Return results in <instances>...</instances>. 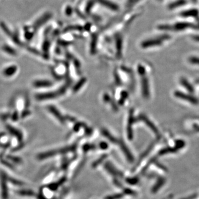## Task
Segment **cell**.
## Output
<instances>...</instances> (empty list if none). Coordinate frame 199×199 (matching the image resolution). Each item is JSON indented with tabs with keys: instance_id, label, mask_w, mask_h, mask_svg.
<instances>
[{
	"instance_id": "obj_33",
	"label": "cell",
	"mask_w": 199,
	"mask_h": 199,
	"mask_svg": "<svg viewBox=\"0 0 199 199\" xmlns=\"http://www.w3.org/2000/svg\"><path fill=\"white\" fill-rule=\"evenodd\" d=\"M184 145V143L183 141H177V147L180 148H181V147H183Z\"/></svg>"
},
{
	"instance_id": "obj_5",
	"label": "cell",
	"mask_w": 199,
	"mask_h": 199,
	"mask_svg": "<svg viewBox=\"0 0 199 199\" xmlns=\"http://www.w3.org/2000/svg\"><path fill=\"white\" fill-rule=\"evenodd\" d=\"M8 175L3 171L0 172V180L1 186V196L2 199H8L9 191L7 183L8 181Z\"/></svg>"
},
{
	"instance_id": "obj_20",
	"label": "cell",
	"mask_w": 199,
	"mask_h": 199,
	"mask_svg": "<svg viewBox=\"0 0 199 199\" xmlns=\"http://www.w3.org/2000/svg\"><path fill=\"white\" fill-rule=\"evenodd\" d=\"M16 193L20 196H32L34 195L33 191L30 190H19L17 191Z\"/></svg>"
},
{
	"instance_id": "obj_8",
	"label": "cell",
	"mask_w": 199,
	"mask_h": 199,
	"mask_svg": "<svg viewBox=\"0 0 199 199\" xmlns=\"http://www.w3.org/2000/svg\"><path fill=\"white\" fill-rule=\"evenodd\" d=\"M139 118L141 121H142L143 122H144L146 125H147L149 129L153 131L155 134L156 135H158L159 134V131L158 129H157L156 126H155L153 123L149 119L147 118V117L143 115H141L139 116Z\"/></svg>"
},
{
	"instance_id": "obj_19",
	"label": "cell",
	"mask_w": 199,
	"mask_h": 199,
	"mask_svg": "<svg viewBox=\"0 0 199 199\" xmlns=\"http://www.w3.org/2000/svg\"><path fill=\"white\" fill-rule=\"evenodd\" d=\"M180 83L181 84V85L184 86V87L187 89L188 91H189L190 92H193L194 91V89L193 86L185 78H181V79Z\"/></svg>"
},
{
	"instance_id": "obj_12",
	"label": "cell",
	"mask_w": 199,
	"mask_h": 199,
	"mask_svg": "<svg viewBox=\"0 0 199 199\" xmlns=\"http://www.w3.org/2000/svg\"><path fill=\"white\" fill-rule=\"evenodd\" d=\"M7 129L9 131V132H10V133L11 135L15 136V137L18 139L19 141L21 142L23 139L22 133L19 131V129H15V127H13L11 126H7Z\"/></svg>"
},
{
	"instance_id": "obj_10",
	"label": "cell",
	"mask_w": 199,
	"mask_h": 199,
	"mask_svg": "<svg viewBox=\"0 0 199 199\" xmlns=\"http://www.w3.org/2000/svg\"><path fill=\"white\" fill-rule=\"evenodd\" d=\"M97 1L100 4H101V5L107 7V9L113 11H117L119 9V7L116 3H113L108 0H97Z\"/></svg>"
},
{
	"instance_id": "obj_25",
	"label": "cell",
	"mask_w": 199,
	"mask_h": 199,
	"mask_svg": "<svg viewBox=\"0 0 199 199\" xmlns=\"http://www.w3.org/2000/svg\"><path fill=\"white\" fill-rule=\"evenodd\" d=\"M0 160L1 163L4 164L5 166H6L7 167H9L10 169H14V166H13L12 164H11L9 161H8L7 160L4 159L3 157L2 156H0Z\"/></svg>"
},
{
	"instance_id": "obj_26",
	"label": "cell",
	"mask_w": 199,
	"mask_h": 199,
	"mask_svg": "<svg viewBox=\"0 0 199 199\" xmlns=\"http://www.w3.org/2000/svg\"><path fill=\"white\" fill-rule=\"evenodd\" d=\"M7 159H9L8 160H9L11 161H12L15 163H22L21 159H20L19 157L17 156H7Z\"/></svg>"
},
{
	"instance_id": "obj_17",
	"label": "cell",
	"mask_w": 199,
	"mask_h": 199,
	"mask_svg": "<svg viewBox=\"0 0 199 199\" xmlns=\"http://www.w3.org/2000/svg\"><path fill=\"white\" fill-rule=\"evenodd\" d=\"M33 85L34 87H48L52 85V83L49 81L46 80H40V81H36L33 83Z\"/></svg>"
},
{
	"instance_id": "obj_3",
	"label": "cell",
	"mask_w": 199,
	"mask_h": 199,
	"mask_svg": "<svg viewBox=\"0 0 199 199\" xmlns=\"http://www.w3.org/2000/svg\"><path fill=\"white\" fill-rule=\"evenodd\" d=\"M75 148H76V146L74 145V146H71L70 147H65L63 148L59 149L57 150H52V151H49V152H47L45 153H41L37 156V158L39 160H43V159H46V158H50L52 156H55L58 154L67 153L69 152H71L72 150H75Z\"/></svg>"
},
{
	"instance_id": "obj_27",
	"label": "cell",
	"mask_w": 199,
	"mask_h": 199,
	"mask_svg": "<svg viewBox=\"0 0 199 199\" xmlns=\"http://www.w3.org/2000/svg\"><path fill=\"white\" fill-rule=\"evenodd\" d=\"M190 63L193 64L199 65V58L196 57H192L189 59Z\"/></svg>"
},
{
	"instance_id": "obj_34",
	"label": "cell",
	"mask_w": 199,
	"mask_h": 199,
	"mask_svg": "<svg viewBox=\"0 0 199 199\" xmlns=\"http://www.w3.org/2000/svg\"><path fill=\"white\" fill-rule=\"evenodd\" d=\"M100 147H101L102 149H106L107 148V143H105V142H102L100 143Z\"/></svg>"
},
{
	"instance_id": "obj_31",
	"label": "cell",
	"mask_w": 199,
	"mask_h": 199,
	"mask_svg": "<svg viewBox=\"0 0 199 199\" xmlns=\"http://www.w3.org/2000/svg\"><path fill=\"white\" fill-rule=\"evenodd\" d=\"M92 5H93L92 1H89V3L87 5L86 7V11L87 12H90V11H91V9Z\"/></svg>"
},
{
	"instance_id": "obj_22",
	"label": "cell",
	"mask_w": 199,
	"mask_h": 199,
	"mask_svg": "<svg viewBox=\"0 0 199 199\" xmlns=\"http://www.w3.org/2000/svg\"><path fill=\"white\" fill-rule=\"evenodd\" d=\"M8 181L10 182L11 183H12V184H14L15 185H17V186H22V185H24V183L23 182H22L21 181L15 179H14V178H12L11 177H9L8 176Z\"/></svg>"
},
{
	"instance_id": "obj_35",
	"label": "cell",
	"mask_w": 199,
	"mask_h": 199,
	"mask_svg": "<svg viewBox=\"0 0 199 199\" xmlns=\"http://www.w3.org/2000/svg\"><path fill=\"white\" fill-rule=\"evenodd\" d=\"M193 39L195 40L196 42H199V36L197 35V36H194L193 37Z\"/></svg>"
},
{
	"instance_id": "obj_28",
	"label": "cell",
	"mask_w": 199,
	"mask_h": 199,
	"mask_svg": "<svg viewBox=\"0 0 199 199\" xmlns=\"http://www.w3.org/2000/svg\"><path fill=\"white\" fill-rule=\"evenodd\" d=\"M141 0H129L128 2L127 3V5L128 7H132L134 6L136 3L139 2Z\"/></svg>"
},
{
	"instance_id": "obj_29",
	"label": "cell",
	"mask_w": 199,
	"mask_h": 199,
	"mask_svg": "<svg viewBox=\"0 0 199 199\" xmlns=\"http://www.w3.org/2000/svg\"><path fill=\"white\" fill-rule=\"evenodd\" d=\"M106 157V156H101L100 158H99L97 161H96V162L94 163V165H93L94 167H96V166L99 165L102 162H103V160H104L105 158Z\"/></svg>"
},
{
	"instance_id": "obj_7",
	"label": "cell",
	"mask_w": 199,
	"mask_h": 199,
	"mask_svg": "<svg viewBox=\"0 0 199 199\" xmlns=\"http://www.w3.org/2000/svg\"><path fill=\"white\" fill-rule=\"evenodd\" d=\"M180 15L181 17L185 18L193 17L198 19H199V11L197 9H192L184 11L182 12H181Z\"/></svg>"
},
{
	"instance_id": "obj_18",
	"label": "cell",
	"mask_w": 199,
	"mask_h": 199,
	"mask_svg": "<svg viewBox=\"0 0 199 199\" xmlns=\"http://www.w3.org/2000/svg\"><path fill=\"white\" fill-rule=\"evenodd\" d=\"M105 168L110 174L115 176H117V175L120 176L121 174L120 172H118L116 169L115 168L114 166L109 163H107V164L105 165Z\"/></svg>"
},
{
	"instance_id": "obj_11",
	"label": "cell",
	"mask_w": 199,
	"mask_h": 199,
	"mask_svg": "<svg viewBox=\"0 0 199 199\" xmlns=\"http://www.w3.org/2000/svg\"><path fill=\"white\" fill-rule=\"evenodd\" d=\"M134 117H133V111L131 110L129 113V125L127 127V133H128V138L129 139H132L133 138V131H132V126L134 123Z\"/></svg>"
},
{
	"instance_id": "obj_38",
	"label": "cell",
	"mask_w": 199,
	"mask_h": 199,
	"mask_svg": "<svg viewBox=\"0 0 199 199\" xmlns=\"http://www.w3.org/2000/svg\"><path fill=\"white\" fill-rule=\"evenodd\" d=\"M193 3H196L197 2V0H191Z\"/></svg>"
},
{
	"instance_id": "obj_2",
	"label": "cell",
	"mask_w": 199,
	"mask_h": 199,
	"mask_svg": "<svg viewBox=\"0 0 199 199\" xmlns=\"http://www.w3.org/2000/svg\"><path fill=\"white\" fill-rule=\"evenodd\" d=\"M170 38V37L168 34H162L158 37L145 40L141 44V46L143 48H147L149 47L159 46L162 45L163 42L169 39Z\"/></svg>"
},
{
	"instance_id": "obj_15",
	"label": "cell",
	"mask_w": 199,
	"mask_h": 199,
	"mask_svg": "<svg viewBox=\"0 0 199 199\" xmlns=\"http://www.w3.org/2000/svg\"><path fill=\"white\" fill-rule=\"evenodd\" d=\"M120 146L121 148V149L122 150L123 153H125V156H126L127 158L128 159L129 162H132L133 160V158L132 157V154L131 152L129 151V149L127 148V147H126L125 144L123 142V141H121L120 142Z\"/></svg>"
},
{
	"instance_id": "obj_23",
	"label": "cell",
	"mask_w": 199,
	"mask_h": 199,
	"mask_svg": "<svg viewBox=\"0 0 199 199\" xmlns=\"http://www.w3.org/2000/svg\"><path fill=\"white\" fill-rule=\"evenodd\" d=\"M117 52H118V55H119L121 54V50H122V39L121 38V37H119L117 38Z\"/></svg>"
},
{
	"instance_id": "obj_6",
	"label": "cell",
	"mask_w": 199,
	"mask_h": 199,
	"mask_svg": "<svg viewBox=\"0 0 199 199\" xmlns=\"http://www.w3.org/2000/svg\"><path fill=\"white\" fill-rule=\"evenodd\" d=\"M175 96L179 98L184 100L185 101H189L190 103L194 105L198 104L199 103V100L192 95L185 94L184 92L180 91H175Z\"/></svg>"
},
{
	"instance_id": "obj_1",
	"label": "cell",
	"mask_w": 199,
	"mask_h": 199,
	"mask_svg": "<svg viewBox=\"0 0 199 199\" xmlns=\"http://www.w3.org/2000/svg\"><path fill=\"white\" fill-rule=\"evenodd\" d=\"M198 27L197 25H194L188 22H178L174 25H160L158 26V28L162 31H184L187 29L193 28L196 29Z\"/></svg>"
},
{
	"instance_id": "obj_9",
	"label": "cell",
	"mask_w": 199,
	"mask_h": 199,
	"mask_svg": "<svg viewBox=\"0 0 199 199\" xmlns=\"http://www.w3.org/2000/svg\"><path fill=\"white\" fill-rule=\"evenodd\" d=\"M142 94L144 98H148L149 97V83L147 77L143 76L142 79Z\"/></svg>"
},
{
	"instance_id": "obj_36",
	"label": "cell",
	"mask_w": 199,
	"mask_h": 199,
	"mask_svg": "<svg viewBox=\"0 0 199 199\" xmlns=\"http://www.w3.org/2000/svg\"><path fill=\"white\" fill-rule=\"evenodd\" d=\"M17 118H18V114L17 113H15L14 115H13L12 116L13 121H15V120H17Z\"/></svg>"
},
{
	"instance_id": "obj_13",
	"label": "cell",
	"mask_w": 199,
	"mask_h": 199,
	"mask_svg": "<svg viewBox=\"0 0 199 199\" xmlns=\"http://www.w3.org/2000/svg\"><path fill=\"white\" fill-rule=\"evenodd\" d=\"M48 110L51 113H52L53 115H54V116L57 118H58L60 122L63 123H65V119H64V118L62 116L60 113L59 112L58 110H57V109L55 107L52 106H50L49 107H48Z\"/></svg>"
},
{
	"instance_id": "obj_37",
	"label": "cell",
	"mask_w": 199,
	"mask_h": 199,
	"mask_svg": "<svg viewBox=\"0 0 199 199\" xmlns=\"http://www.w3.org/2000/svg\"><path fill=\"white\" fill-rule=\"evenodd\" d=\"M194 128L195 130H196L197 131H199V126H198V125H194Z\"/></svg>"
},
{
	"instance_id": "obj_21",
	"label": "cell",
	"mask_w": 199,
	"mask_h": 199,
	"mask_svg": "<svg viewBox=\"0 0 199 199\" xmlns=\"http://www.w3.org/2000/svg\"><path fill=\"white\" fill-rule=\"evenodd\" d=\"M102 134H103V135H104V136H105V137H106L108 140L111 141L112 142H113V143H116V139L113 136H112V135H111L110 133L108 132L107 130L103 129V130H102Z\"/></svg>"
},
{
	"instance_id": "obj_16",
	"label": "cell",
	"mask_w": 199,
	"mask_h": 199,
	"mask_svg": "<svg viewBox=\"0 0 199 199\" xmlns=\"http://www.w3.org/2000/svg\"><path fill=\"white\" fill-rule=\"evenodd\" d=\"M187 0H177L169 5V9H174L177 7L184 6L187 4Z\"/></svg>"
},
{
	"instance_id": "obj_39",
	"label": "cell",
	"mask_w": 199,
	"mask_h": 199,
	"mask_svg": "<svg viewBox=\"0 0 199 199\" xmlns=\"http://www.w3.org/2000/svg\"><path fill=\"white\" fill-rule=\"evenodd\" d=\"M198 81V82H199V80H198V81Z\"/></svg>"
},
{
	"instance_id": "obj_24",
	"label": "cell",
	"mask_w": 199,
	"mask_h": 199,
	"mask_svg": "<svg viewBox=\"0 0 199 199\" xmlns=\"http://www.w3.org/2000/svg\"><path fill=\"white\" fill-rule=\"evenodd\" d=\"M86 81L85 79H83L81 80L80 81L77 83V85L74 87L73 91L74 92H76L77 91H78L81 87V86H83L84 84L85 83Z\"/></svg>"
},
{
	"instance_id": "obj_14",
	"label": "cell",
	"mask_w": 199,
	"mask_h": 199,
	"mask_svg": "<svg viewBox=\"0 0 199 199\" xmlns=\"http://www.w3.org/2000/svg\"><path fill=\"white\" fill-rule=\"evenodd\" d=\"M17 67L15 65H12L6 67L3 70V74L5 77H12L17 72Z\"/></svg>"
},
{
	"instance_id": "obj_4",
	"label": "cell",
	"mask_w": 199,
	"mask_h": 199,
	"mask_svg": "<svg viewBox=\"0 0 199 199\" xmlns=\"http://www.w3.org/2000/svg\"><path fill=\"white\" fill-rule=\"evenodd\" d=\"M67 85H66L63 86V87H61L60 89H59L58 90H57L55 91L37 95H36V98L38 100H48V99L56 98L64 94L66 91V90H67Z\"/></svg>"
},
{
	"instance_id": "obj_32",
	"label": "cell",
	"mask_w": 199,
	"mask_h": 199,
	"mask_svg": "<svg viewBox=\"0 0 199 199\" xmlns=\"http://www.w3.org/2000/svg\"><path fill=\"white\" fill-rule=\"evenodd\" d=\"M121 195L120 194L116 195H113V196H110L107 197V199H118L121 197Z\"/></svg>"
},
{
	"instance_id": "obj_30",
	"label": "cell",
	"mask_w": 199,
	"mask_h": 199,
	"mask_svg": "<svg viewBox=\"0 0 199 199\" xmlns=\"http://www.w3.org/2000/svg\"><path fill=\"white\" fill-rule=\"evenodd\" d=\"M138 73L141 75V76H144L145 74H146V70L145 69L143 66H139L138 67Z\"/></svg>"
}]
</instances>
